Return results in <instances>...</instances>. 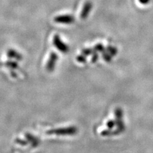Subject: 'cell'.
I'll return each mask as SVG.
<instances>
[{
  "label": "cell",
  "mask_w": 153,
  "mask_h": 153,
  "mask_svg": "<svg viewBox=\"0 0 153 153\" xmlns=\"http://www.w3.org/2000/svg\"><path fill=\"white\" fill-rule=\"evenodd\" d=\"M53 44L56 48L62 52H66L68 51V47L62 41L58 35H55L53 38Z\"/></svg>",
  "instance_id": "1"
},
{
  "label": "cell",
  "mask_w": 153,
  "mask_h": 153,
  "mask_svg": "<svg viewBox=\"0 0 153 153\" xmlns=\"http://www.w3.org/2000/svg\"><path fill=\"white\" fill-rule=\"evenodd\" d=\"M74 17L70 15L58 16L54 17V21L57 23L61 24H70L74 22Z\"/></svg>",
  "instance_id": "2"
},
{
  "label": "cell",
  "mask_w": 153,
  "mask_h": 153,
  "mask_svg": "<svg viewBox=\"0 0 153 153\" xmlns=\"http://www.w3.org/2000/svg\"><path fill=\"white\" fill-rule=\"evenodd\" d=\"M57 59V55L55 52H51L50 54L49 59H48L47 63L46 64L47 68L49 70H52L54 68L55 64L56 63V61Z\"/></svg>",
  "instance_id": "3"
},
{
  "label": "cell",
  "mask_w": 153,
  "mask_h": 153,
  "mask_svg": "<svg viewBox=\"0 0 153 153\" xmlns=\"http://www.w3.org/2000/svg\"><path fill=\"white\" fill-rule=\"evenodd\" d=\"M7 56L10 58H14L17 60L22 59V56L16 51L13 49H9L7 52Z\"/></svg>",
  "instance_id": "4"
}]
</instances>
